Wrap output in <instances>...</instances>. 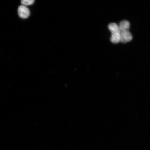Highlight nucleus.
Segmentation results:
<instances>
[{"label":"nucleus","mask_w":150,"mask_h":150,"mask_svg":"<svg viewBox=\"0 0 150 150\" xmlns=\"http://www.w3.org/2000/svg\"><path fill=\"white\" fill-rule=\"evenodd\" d=\"M119 25L120 32V42L126 43L132 40V35L129 31L130 27V22L123 20L120 22Z\"/></svg>","instance_id":"1"},{"label":"nucleus","mask_w":150,"mask_h":150,"mask_svg":"<svg viewBox=\"0 0 150 150\" xmlns=\"http://www.w3.org/2000/svg\"><path fill=\"white\" fill-rule=\"evenodd\" d=\"M109 30L111 33L110 41L114 44H117L120 42V32L119 25L115 23L109 24Z\"/></svg>","instance_id":"2"},{"label":"nucleus","mask_w":150,"mask_h":150,"mask_svg":"<svg viewBox=\"0 0 150 150\" xmlns=\"http://www.w3.org/2000/svg\"><path fill=\"white\" fill-rule=\"evenodd\" d=\"M18 13L19 16L21 18L25 19L29 17L30 14V11L27 7L21 5L18 8Z\"/></svg>","instance_id":"3"},{"label":"nucleus","mask_w":150,"mask_h":150,"mask_svg":"<svg viewBox=\"0 0 150 150\" xmlns=\"http://www.w3.org/2000/svg\"><path fill=\"white\" fill-rule=\"evenodd\" d=\"M35 1L34 0H22L21 3L22 5L25 6L31 5L33 4Z\"/></svg>","instance_id":"4"}]
</instances>
